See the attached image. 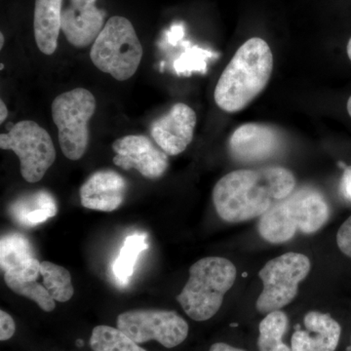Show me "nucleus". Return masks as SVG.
<instances>
[{
	"label": "nucleus",
	"instance_id": "nucleus-1",
	"mask_svg": "<svg viewBox=\"0 0 351 351\" xmlns=\"http://www.w3.org/2000/svg\"><path fill=\"white\" fill-rule=\"evenodd\" d=\"M295 186L290 170L270 166L228 173L217 182L212 196L219 218L237 223L263 216L290 195Z\"/></svg>",
	"mask_w": 351,
	"mask_h": 351
},
{
	"label": "nucleus",
	"instance_id": "nucleus-2",
	"mask_svg": "<svg viewBox=\"0 0 351 351\" xmlns=\"http://www.w3.org/2000/svg\"><path fill=\"white\" fill-rule=\"evenodd\" d=\"M274 55L269 44L252 38L242 44L221 73L214 98L226 112H237L246 108L262 93L271 76Z\"/></svg>",
	"mask_w": 351,
	"mask_h": 351
},
{
	"label": "nucleus",
	"instance_id": "nucleus-3",
	"mask_svg": "<svg viewBox=\"0 0 351 351\" xmlns=\"http://www.w3.org/2000/svg\"><path fill=\"white\" fill-rule=\"evenodd\" d=\"M329 216V205L322 193L314 189H301L261 216L258 232L269 243H284L298 232L306 234L318 232Z\"/></svg>",
	"mask_w": 351,
	"mask_h": 351
},
{
	"label": "nucleus",
	"instance_id": "nucleus-4",
	"mask_svg": "<svg viewBox=\"0 0 351 351\" xmlns=\"http://www.w3.org/2000/svg\"><path fill=\"white\" fill-rule=\"evenodd\" d=\"M237 276V267L228 258H201L189 269L188 282L177 295V301L191 319H211L221 308Z\"/></svg>",
	"mask_w": 351,
	"mask_h": 351
},
{
	"label": "nucleus",
	"instance_id": "nucleus-5",
	"mask_svg": "<svg viewBox=\"0 0 351 351\" xmlns=\"http://www.w3.org/2000/svg\"><path fill=\"white\" fill-rule=\"evenodd\" d=\"M143 54L142 44L130 21L113 16L92 45L90 58L97 69L125 82L135 75Z\"/></svg>",
	"mask_w": 351,
	"mask_h": 351
},
{
	"label": "nucleus",
	"instance_id": "nucleus-6",
	"mask_svg": "<svg viewBox=\"0 0 351 351\" xmlns=\"http://www.w3.org/2000/svg\"><path fill=\"white\" fill-rule=\"evenodd\" d=\"M51 110L64 156L69 160H80L89 144L88 122L96 110L94 95L84 88H76L59 95Z\"/></svg>",
	"mask_w": 351,
	"mask_h": 351
},
{
	"label": "nucleus",
	"instance_id": "nucleus-7",
	"mask_svg": "<svg viewBox=\"0 0 351 351\" xmlns=\"http://www.w3.org/2000/svg\"><path fill=\"white\" fill-rule=\"evenodd\" d=\"M311 269L309 258L304 254H283L270 260L258 272L263 291L256 302L260 313L280 311L294 301L299 284L306 278Z\"/></svg>",
	"mask_w": 351,
	"mask_h": 351
},
{
	"label": "nucleus",
	"instance_id": "nucleus-8",
	"mask_svg": "<svg viewBox=\"0 0 351 351\" xmlns=\"http://www.w3.org/2000/svg\"><path fill=\"white\" fill-rule=\"evenodd\" d=\"M0 147L19 158L21 174L27 182H38L56 160V149L48 132L36 122H18L0 135Z\"/></svg>",
	"mask_w": 351,
	"mask_h": 351
},
{
	"label": "nucleus",
	"instance_id": "nucleus-9",
	"mask_svg": "<svg viewBox=\"0 0 351 351\" xmlns=\"http://www.w3.org/2000/svg\"><path fill=\"white\" fill-rule=\"evenodd\" d=\"M117 328L138 343L156 341L166 348L181 345L189 336V324L181 315L165 309H133L120 313Z\"/></svg>",
	"mask_w": 351,
	"mask_h": 351
},
{
	"label": "nucleus",
	"instance_id": "nucleus-10",
	"mask_svg": "<svg viewBox=\"0 0 351 351\" xmlns=\"http://www.w3.org/2000/svg\"><path fill=\"white\" fill-rule=\"evenodd\" d=\"M115 156L113 163L123 170L136 169L147 179L162 177L169 165L168 154L157 149L149 138L129 135L119 138L112 145Z\"/></svg>",
	"mask_w": 351,
	"mask_h": 351
},
{
	"label": "nucleus",
	"instance_id": "nucleus-11",
	"mask_svg": "<svg viewBox=\"0 0 351 351\" xmlns=\"http://www.w3.org/2000/svg\"><path fill=\"white\" fill-rule=\"evenodd\" d=\"M195 125V110L186 104L178 103L152 123V137L166 154L178 156L186 151L193 141Z\"/></svg>",
	"mask_w": 351,
	"mask_h": 351
},
{
	"label": "nucleus",
	"instance_id": "nucleus-12",
	"mask_svg": "<svg viewBox=\"0 0 351 351\" xmlns=\"http://www.w3.org/2000/svg\"><path fill=\"white\" fill-rule=\"evenodd\" d=\"M281 145L282 138L274 127L246 123L233 132L228 149L235 160L258 162L274 156L280 149Z\"/></svg>",
	"mask_w": 351,
	"mask_h": 351
},
{
	"label": "nucleus",
	"instance_id": "nucleus-13",
	"mask_svg": "<svg viewBox=\"0 0 351 351\" xmlns=\"http://www.w3.org/2000/svg\"><path fill=\"white\" fill-rule=\"evenodd\" d=\"M97 0H69L62 10V32L71 45L84 48L93 44L105 27V11Z\"/></svg>",
	"mask_w": 351,
	"mask_h": 351
},
{
	"label": "nucleus",
	"instance_id": "nucleus-14",
	"mask_svg": "<svg viewBox=\"0 0 351 351\" xmlns=\"http://www.w3.org/2000/svg\"><path fill=\"white\" fill-rule=\"evenodd\" d=\"M127 191L124 178L112 170L97 171L80 188L82 205L95 211L112 212L123 203Z\"/></svg>",
	"mask_w": 351,
	"mask_h": 351
},
{
	"label": "nucleus",
	"instance_id": "nucleus-15",
	"mask_svg": "<svg viewBox=\"0 0 351 351\" xmlns=\"http://www.w3.org/2000/svg\"><path fill=\"white\" fill-rule=\"evenodd\" d=\"M0 267L5 276L20 280H38L40 262L31 243L20 233H8L0 240Z\"/></svg>",
	"mask_w": 351,
	"mask_h": 351
},
{
	"label": "nucleus",
	"instance_id": "nucleus-16",
	"mask_svg": "<svg viewBox=\"0 0 351 351\" xmlns=\"http://www.w3.org/2000/svg\"><path fill=\"white\" fill-rule=\"evenodd\" d=\"M63 0H36L34 29L38 47L43 54H54L62 31Z\"/></svg>",
	"mask_w": 351,
	"mask_h": 351
},
{
	"label": "nucleus",
	"instance_id": "nucleus-17",
	"mask_svg": "<svg viewBox=\"0 0 351 351\" xmlns=\"http://www.w3.org/2000/svg\"><path fill=\"white\" fill-rule=\"evenodd\" d=\"M14 219L25 226H36L58 213L56 200L46 191H38L23 196L11 205Z\"/></svg>",
	"mask_w": 351,
	"mask_h": 351
},
{
	"label": "nucleus",
	"instance_id": "nucleus-18",
	"mask_svg": "<svg viewBox=\"0 0 351 351\" xmlns=\"http://www.w3.org/2000/svg\"><path fill=\"white\" fill-rule=\"evenodd\" d=\"M304 324L313 351L337 350L341 327L329 313L309 311L304 315Z\"/></svg>",
	"mask_w": 351,
	"mask_h": 351
},
{
	"label": "nucleus",
	"instance_id": "nucleus-19",
	"mask_svg": "<svg viewBox=\"0 0 351 351\" xmlns=\"http://www.w3.org/2000/svg\"><path fill=\"white\" fill-rule=\"evenodd\" d=\"M145 233H134L126 237L119 257L112 263V272L120 285L125 286L134 274L136 263L143 251L149 248Z\"/></svg>",
	"mask_w": 351,
	"mask_h": 351
},
{
	"label": "nucleus",
	"instance_id": "nucleus-20",
	"mask_svg": "<svg viewBox=\"0 0 351 351\" xmlns=\"http://www.w3.org/2000/svg\"><path fill=\"white\" fill-rule=\"evenodd\" d=\"M288 324L287 315L283 311H276L267 313L258 326V350L292 351L282 341L284 335L287 332Z\"/></svg>",
	"mask_w": 351,
	"mask_h": 351
},
{
	"label": "nucleus",
	"instance_id": "nucleus-21",
	"mask_svg": "<svg viewBox=\"0 0 351 351\" xmlns=\"http://www.w3.org/2000/svg\"><path fill=\"white\" fill-rule=\"evenodd\" d=\"M43 285L55 302H66L75 294L71 276L68 269L50 262L40 263Z\"/></svg>",
	"mask_w": 351,
	"mask_h": 351
},
{
	"label": "nucleus",
	"instance_id": "nucleus-22",
	"mask_svg": "<svg viewBox=\"0 0 351 351\" xmlns=\"http://www.w3.org/2000/svg\"><path fill=\"white\" fill-rule=\"evenodd\" d=\"M89 343L93 351H147L119 328L107 325L95 327Z\"/></svg>",
	"mask_w": 351,
	"mask_h": 351
},
{
	"label": "nucleus",
	"instance_id": "nucleus-23",
	"mask_svg": "<svg viewBox=\"0 0 351 351\" xmlns=\"http://www.w3.org/2000/svg\"><path fill=\"white\" fill-rule=\"evenodd\" d=\"M7 287L15 294L23 295L36 302L45 313H51L56 307L54 300L48 291L36 280H20L4 274Z\"/></svg>",
	"mask_w": 351,
	"mask_h": 351
},
{
	"label": "nucleus",
	"instance_id": "nucleus-24",
	"mask_svg": "<svg viewBox=\"0 0 351 351\" xmlns=\"http://www.w3.org/2000/svg\"><path fill=\"white\" fill-rule=\"evenodd\" d=\"M214 56V53L202 49L197 46H193L188 48L179 59L176 60L175 71L180 75H189L193 71H200L204 73L206 71L207 60Z\"/></svg>",
	"mask_w": 351,
	"mask_h": 351
},
{
	"label": "nucleus",
	"instance_id": "nucleus-25",
	"mask_svg": "<svg viewBox=\"0 0 351 351\" xmlns=\"http://www.w3.org/2000/svg\"><path fill=\"white\" fill-rule=\"evenodd\" d=\"M337 244L341 253L351 258V216L339 228Z\"/></svg>",
	"mask_w": 351,
	"mask_h": 351
},
{
	"label": "nucleus",
	"instance_id": "nucleus-26",
	"mask_svg": "<svg viewBox=\"0 0 351 351\" xmlns=\"http://www.w3.org/2000/svg\"><path fill=\"white\" fill-rule=\"evenodd\" d=\"M16 332V324L12 316L6 311H0V341L10 339Z\"/></svg>",
	"mask_w": 351,
	"mask_h": 351
},
{
	"label": "nucleus",
	"instance_id": "nucleus-27",
	"mask_svg": "<svg viewBox=\"0 0 351 351\" xmlns=\"http://www.w3.org/2000/svg\"><path fill=\"white\" fill-rule=\"evenodd\" d=\"M339 191L343 198L351 203V165L346 167L343 174L341 176Z\"/></svg>",
	"mask_w": 351,
	"mask_h": 351
},
{
	"label": "nucleus",
	"instance_id": "nucleus-28",
	"mask_svg": "<svg viewBox=\"0 0 351 351\" xmlns=\"http://www.w3.org/2000/svg\"><path fill=\"white\" fill-rule=\"evenodd\" d=\"M184 34V25L178 24L173 25L167 32V41L172 45H176L182 38Z\"/></svg>",
	"mask_w": 351,
	"mask_h": 351
},
{
	"label": "nucleus",
	"instance_id": "nucleus-29",
	"mask_svg": "<svg viewBox=\"0 0 351 351\" xmlns=\"http://www.w3.org/2000/svg\"><path fill=\"white\" fill-rule=\"evenodd\" d=\"M209 351H245L241 348H234V346L228 345L225 343H217L210 348Z\"/></svg>",
	"mask_w": 351,
	"mask_h": 351
},
{
	"label": "nucleus",
	"instance_id": "nucleus-30",
	"mask_svg": "<svg viewBox=\"0 0 351 351\" xmlns=\"http://www.w3.org/2000/svg\"><path fill=\"white\" fill-rule=\"evenodd\" d=\"M8 117V108H7L5 104L3 101H0V122L3 123Z\"/></svg>",
	"mask_w": 351,
	"mask_h": 351
},
{
	"label": "nucleus",
	"instance_id": "nucleus-31",
	"mask_svg": "<svg viewBox=\"0 0 351 351\" xmlns=\"http://www.w3.org/2000/svg\"><path fill=\"white\" fill-rule=\"evenodd\" d=\"M348 58H350V60L351 61V38L350 39V41H348Z\"/></svg>",
	"mask_w": 351,
	"mask_h": 351
},
{
	"label": "nucleus",
	"instance_id": "nucleus-32",
	"mask_svg": "<svg viewBox=\"0 0 351 351\" xmlns=\"http://www.w3.org/2000/svg\"><path fill=\"white\" fill-rule=\"evenodd\" d=\"M4 45V36L3 34H0V49H2L3 48Z\"/></svg>",
	"mask_w": 351,
	"mask_h": 351
},
{
	"label": "nucleus",
	"instance_id": "nucleus-33",
	"mask_svg": "<svg viewBox=\"0 0 351 351\" xmlns=\"http://www.w3.org/2000/svg\"><path fill=\"white\" fill-rule=\"evenodd\" d=\"M348 114H350V117H351V96L350 97V99H348Z\"/></svg>",
	"mask_w": 351,
	"mask_h": 351
},
{
	"label": "nucleus",
	"instance_id": "nucleus-34",
	"mask_svg": "<svg viewBox=\"0 0 351 351\" xmlns=\"http://www.w3.org/2000/svg\"><path fill=\"white\" fill-rule=\"evenodd\" d=\"M76 343H77L78 346H83V341H76Z\"/></svg>",
	"mask_w": 351,
	"mask_h": 351
}]
</instances>
